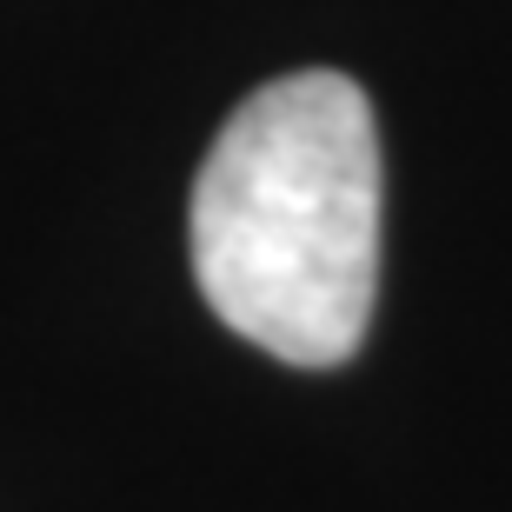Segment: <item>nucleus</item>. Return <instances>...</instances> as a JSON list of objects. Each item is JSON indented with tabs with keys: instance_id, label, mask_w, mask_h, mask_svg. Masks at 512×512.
<instances>
[{
	"instance_id": "1",
	"label": "nucleus",
	"mask_w": 512,
	"mask_h": 512,
	"mask_svg": "<svg viewBox=\"0 0 512 512\" xmlns=\"http://www.w3.org/2000/svg\"><path fill=\"white\" fill-rule=\"evenodd\" d=\"M193 280L247 346L326 373L380 300V127L333 67L266 80L213 133L187 207Z\"/></svg>"
}]
</instances>
